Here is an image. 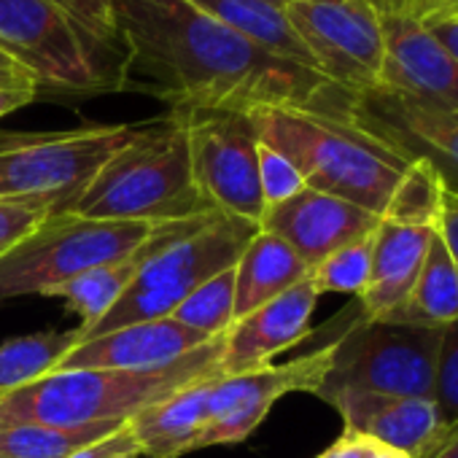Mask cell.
<instances>
[{"label": "cell", "instance_id": "obj_1", "mask_svg": "<svg viewBox=\"0 0 458 458\" xmlns=\"http://www.w3.org/2000/svg\"><path fill=\"white\" fill-rule=\"evenodd\" d=\"M111 17L124 55L122 89L154 95L170 111L308 108L343 116L348 89L254 47L189 0H114Z\"/></svg>", "mask_w": 458, "mask_h": 458}, {"label": "cell", "instance_id": "obj_2", "mask_svg": "<svg viewBox=\"0 0 458 458\" xmlns=\"http://www.w3.org/2000/svg\"><path fill=\"white\" fill-rule=\"evenodd\" d=\"M224 335L194 348L175 364L148 372L124 369H52L49 375L0 396V428L44 423L87 426L127 423L148 404L181 391L183 386L221 375Z\"/></svg>", "mask_w": 458, "mask_h": 458}, {"label": "cell", "instance_id": "obj_3", "mask_svg": "<svg viewBox=\"0 0 458 458\" xmlns=\"http://www.w3.org/2000/svg\"><path fill=\"white\" fill-rule=\"evenodd\" d=\"M68 213L146 224L213 213L191 175L186 116L170 111L165 119L143 122L138 135L103 162Z\"/></svg>", "mask_w": 458, "mask_h": 458}, {"label": "cell", "instance_id": "obj_4", "mask_svg": "<svg viewBox=\"0 0 458 458\" xmlns=\"http://www.w3.org/2000/svg\"><path fill=\"white\" fill-rule=\"evenodd\" d=\"M249 116L259 143L284 154L305 186L383 218L407 159L340 116L308 108H257Z\"/></svg>", "mask_w": 458, "mask_h": 458}, {"label": "cell", "instance_id": "obj_5", "mask_svg": "<svg viewBox=\"0 0 458 458\" xmlns=\"http://www.w3.org/2000/svg\"><path fill=\"white\" fill-rule=\"evenodd\" d=\"M257 233L259 224L221 210L191 218L183 233L151 254L122 300L95 327L87 332L76 329L79 343L138 321L170 318L194 289L235 267Z\"/></svg>", "mask_w": 458, "mask_h": 458}, {"label": "cell", "instance_id": "obj_6", "mask_svg": "<svg viewBox=\"0 0 458 458\" xmlns=\"http://www.w3.org/2000/svg\"><path fill=\"white\" fill-rule=\"evenodd\" d=\"M0 52L38 89L68 95L122 89L124 60L92 44L55 0H0Z\"/></svg>", "mask_w": 458, "mask_h": 458}, {"label": "cell", "instance_id": "obj_7", "mask_svg": "<svg viewBox=\"0 0 458 458\" xmlns=\"http://www.w3.org/2000/svg\"><path fill=\"white\" fill-rule=\"evenodd\" d=\"M140 124H89L63 132H22L0 138V199L44 202L68 213L95 173Z\"/></svg>", "mask_w": 458, "mask_h": 458}, {"label": "cell", "instance_id": "obj_8", "mask_svg": "<svg viewBox=\"0 0 458 458\" xmlns=\"http://www.w3.org/2000/svg\"><path fill=\"white\" fill-rule=\"evenodd\" d=\"M157 224L106 221L76 213H52L9 254L0 257V302L47 294L81 273L135 251Z\"/></svg>", "mask_w": 458, "mask_h": 458}, {"label": "cell", "instance_id": "obj_9", "mask_svg": "<svg viewBox=\"0 0 458 458\" xmlns=\"http://www.w3.org/2000/svg\"><path fill=\"white\" fill-rule=\"evenodd\" d=\"M439 329L394 321L353 324L337 343L332 369L318 388H356L388 396L431 399Z\"/></svg>", "mask_w": 458, "mask_h": 458}, {"label": "cell", "instance_id": "obj_10", "mask_svg": "<svg viewBox=\"0 0 458 458\" xmlns=\"http://www.w3.org/2000/svg\"><path fill=\"white\" fill-rule=\"evenodd\" d=\"M183 116L199 194L213 210L259 224L267 205L259 186V138L251 116L235 111H189Z\"/></svg>", "mask_w": 458, "mask_h": 458}, {"label": "cell", "instance_id": "obj_11", "mask_svg": "<svg viewBox=\"0 0 458 458\" xmlns=\"http://www.w3.org/2000/svg\"><path fill=\"white\" fill-rule=\"evenodd\" d=\"M284 12L321 76L348 92L377 87L386 52L377 0H292Z\"/></svg>", "mask_w": 458, "mask_h": 458}, {"label": "cell", "instance_id": "obj_12", "mask_svg": "<svg viewBox=\"0 0 458 458\" xmlns=\"http://www.w3.org/2000/svg\"><path fill=\"white\" fill-rule=\"evenodd\" d=\"M335 359V343L297 356L286 364H267L241 375H218L208 391V423L197 437V447L233 445L267 418L273 404L294 391L318 394Z\"/></svg>", "mask_w": 458, "mask_h": 458}, {"label": "cell", "instance_id": "obj_13", "mask_svg": "<svg viewBox=\"0 0 458 458\" xmlns=\"http://www.w3.org/2000/svg\"><path fill=\"white\" fill-rule=\"evenodd\" d=\"M345 122L372 135L407 162L431 165L450 191H458V111L415 103L383 87L351 92Z\"/></svg>", "mask_w": 458, "mask_h": 458}, {"label": "cell", "instance_id": "obj_14", "mask_svg": "<svg viewBox=\"0 0 458 458\" xmlns=\"http://www.w3.org/2000/svg\"><path fill=\"white\" fill-rule=\"evenodd\" d=\"M383 22V68L377 87L404 95L415 103L458 111V63L428 33L426 25L380 9Z\"/></svg>", "mask_w": 458, "mask_h": 458}, {"label": "cell", "instance_id": "obj_15", "mask_svg": "<svg viewBox=\"0 0 458 458\" xmlns=\"http://www.w3.org/2000/svg\"><path fill=\"white\" fill-rule=\"evenodd\" d=\"M380 216L318 189L305 186L292 199L265 210L259 229L278 235L310 270L329 254L372 235Z\"/></svg>", "mask_w": 458, "mask_h": 458}, {"label": "cell", "instance_id": "obj_16", "mask_svg": "<svg viewBox=\"0 0 458 458\" xmlns=\"http://www.w3.org/2000/svg\"><path fill=\"white\" fill-rule=\"evenodd\" d=\"M345 420V428L394 447L407 458H431L447 428L431 399L388 396L356 388H335L318 394Z\"/></svg>", "mask_w": 458, "mask_h": 458}, {"label": "cell", "instance_id": "obj_17", "mask_svg": "<svg viewBox=\"0 0 458 458\" xmlns=\"http://www.w3.org/2000/svg\"><path fill=\"white\" fill-rule=\"evenodd\" d=\"M318 292L308 278L257 308L254 313L238 318L224 335L221 375H241L262 369L281 351L302 343L310 335V316L318 302Z\"/></svg>", "mask_w": 458, "mask_h": 458}, {"label": "cell", "instance_id": "obj_18", "mask_svg": "<svg viewBox=\"0 0 458 458\" xmlns=\"http://www.w3.org/2000/svg\"><path fill=\"white\" fill-rule=\"evenodd\" d=\"M208 337L178 324L175 318L138 321L89 340L76 343L57 364V369H124L148 372L175 364Z\"/></svg>", "mask_w": 458, "mask_h": 458}, {"label": "cell", "instance_id": "obj_19", "mask_svg": "<svg viewBox=\"0 0 458 458\" xmlns=\"http://www.w3.org/2000/svg\"><path fill=\"white\" fill-rule=\"evenodd\" d=\"M434 238L431 226H404L383 221L372 238L367 286L359 294L361 321H383L407 300Z\"/></svg>", "mask_w": 458, "mask_h": 458}, {"label": "cell", "instance_id": "obj_20", "mask_svg": "<svg viewBox=\"0 0 458 458\" xmlns=\"http://www.w3.org/2000/svg\"><path fill=\"white\" fill-rule=\"evenodd\" d=\"M197 218V216H194ZM191 218H183V221H165V224H157L154 233L130 254H124L122 259H114V262H106L100 267H92L87 273H81L79 278L63 284L60 289H55L52 297H60L65 300L68 310L76 313L81 318V327L79 332H87L89 327H95L119 300L122 294L130 289V284L138 278V273L143 270V265L151 259V254L157 249H162L167 241H173L178 233L189 226Z\"/></svg>", "mask_w": 458, "mask_h": 458}, {"label": "cell", "instance_id": "obj_21", "mask_svg": "<svg viewBox=\"0 0 458 458\" xmlns=\"http://www.w3.org/2000/svg\"><path fill=\"white\" fill-rule=\"evenodd\" d=\"M216 377L218 375L194 380L127 420L140 455L181 458L194 450L197 437L208 423V391Z\"/></svg>", "mask_w": 458, "mask_h": 458}, {"label": "cell", "instance_id": "obj_22", "mask_svg": "<svg viewBox=\"0 0 458 458\" xmlns=\"http://www.w3.org/2000/svg\"><path fill=\"white\" fill-rule=\"evenodd\" d=\"M308 273L310 267L278 235L259 229L235 265V321L281 297Z\"/></svg>", "mask_w": 458, "mask_h": 458}, {"label": "cell", "instance_id": "obj_23", "mask_svg": "<svg viewBox=\"0 0 458 458\" xmlns=\"http://www.w3.org/2000/svg\"><path fill=\"white\" fill-rule=\"evenodd\" d=\"M197 9H202L205 14H210L216 22H221L224 28L235 30L238 36H243L246 41H251L254 47L313 68V57L305 49V44L300 41L297 30L292 28L286 12L270 0H189Z\"/></svg>", "mask_w": 458, "mask_h": 458}, {"label": "cell", "instance_id": "obj_24", "mask_svg": "<svg viewBox=\"0 0 458 458\" xmlns=\"http://www.w3.org/2000/svg\"><path fill=\"white\" fill-rule=\"evenodd\" d=\"M458 318V267L445 246V241L437 235L428 243L426 259L418 270V278L402 302L388 318L394 324H412V327H445Z\"/></svg>", "mask_w": 458, "mask_h": 458}, {"label": "cell", "instance_id": "obj_25", "mask_svg": "<svg viewBox=\"0 0 458 458\" xmlns=\"http://www.w3.org/2000/svg\"><path fill=\"white\" fill-rule=\"evenodd\" d=\"M127 423L106 420L87 426H44L25 423L0 428V458H71L108 437Z\"/></svg>", "mask_w": 458, "mask_h": 458}, {"label": "cell", "instance_id": "obj_26", "mask_svg": "<svg viewBox=\"0 0 458 458\" xmlns=\"http://www.w3.org/2000/svg\"><path fill=\"white\" fill-rule=\"evenodd\" d=\"M79 332H36L0 343V396L57 369L71 348H76Z\"/></svg>", "mask_w": 458, "mask_h": 458}, {"label": "cell", "instance_id": "obj_27", "mask_svg": "<svg viewBox=\"0 0 458 458\" xmlns=\"http://www.w3.org/2000/svg\"><path fill=\"white\" fill-rule=\"evenodd\" d=\"M445 181L439 173L426 162H410L404 175L399 178L391 202L383 213V221L404 224V226H431L437 224L442 197H445Z\"/></svg>", "mask_w": 458, "mask_h": 458}, {"label": "cell", "instance_id": "obj_28", "mask_svg": "<svg viewBox=\"0 0 458 458\" xmlns=\"http://www.w3.org/2000/svg\"><path fill=\"white\" fill-rule=\"evenodd\" d=\"M170 318L205 335L208 340L226 335V329L235 321V267L213 276L199 289H194L173 310Z\"/></svg>", "mask_w": 458, "mask_h": 458}, {"label": "cell", "instance_id": "obj_29", "mask_svg": "<svg viewBox=\"0 0 458 458\" xmlns=\"http://www.w3.org/2000/svg\"><path fill=\"white\" fill-rule=\"evenodd\" d=\"M372 235L343 246L340 251L329 254L324 262H318L310 270V281L318 294L324 292H340V294H361L369 278V262H372Z\"/></svg>", "mask_w": 458, "mask_h": 458}, {"label": "cell", "instance_id": "obj_30", "mask_svg": "<svg viewBox=\"0 0 458 458\" xmlns=\"http://www.w3.org/2000/svg\"><path fill=\"white\" fill-rule=\"evenodd\" d=\"M431 402H434L445 428L458 426V318L439 327Z\"/></svg>", "mask_w": 458, "mask_h": 458}, {"label": "cell", "instance_id": "obj_31", "mask_svg": "<svg viewBox=\"0 0 458 458\" xmlns=\"http://www.w3.org/2000/svg\"><path fill=\"white\" fill-rule=\"evenodd\" d=\"M55 4L89 36L92 44H98L103 52L124 60L119 41H116L114 17H111L114 0H55Z\"/></svg>", "mask_w": 458, "mask_h": 458}, {"label": "cell", "instance_id": "obj_32", "mask_svg": "<svg viewBox=\"0 0 458 458\" xmlns=\"http://www.w3.org/2000/svg\"><path fill=\"white\" fill-rule=\"evenodd\" d=\"M259 186H262L265 205L273 208L300 194L305 189V181L284 154L259 143Z\"/></svg>", "mask_w": 458, "mask_h": 458}, {"label": "cell", "instance_id": "obj_33", "mask_svg": "<svg viewBox=\"0 0 458 458\" xmlns=\"http://www.w3.org/2000/svg\"><path fill=\"white\" fill-rule=\"evenodd\" d=\"M55 210L44 202L0 199V257L17 249Z\"/></svg>", "mask_w": 458, "mask_h": 458}, {"label": "cell", "instance_id": "obj_34", "mask_svg": "<svg viewBox=\"0 0 458 458\" xmlns=\"http://www.w3.org/2000/svg\"><path fill=\"white\" fill-rule=\"evenodd\" d=\"M386 12H402L418 22H431L442 17H458V0H396Z\"/></svg>", "mask_w": 458, "mask_h": 458}, {"label": "cell", "instance_id": "obj_35", "mask_svg": "<svg viewBox=\"0 0 458 458\" xmlns=\"http://www.w3.org/2000/svg\"><path fill=\"white\" fill-rule=\"evenodd\" d=\"M437 235L445 241L455 267H458V191H450L445 189V197H442V208H439V216H437Z\"/></svg>", "mask_w": 458, "mask_h": 458}, {"label": "cell", "instance_id": "obj_36", "mask_svg": "<svg viewBox=\"0 0 458 458\" xmlns=\"http://www.w3.org/2000/svg\"><path fill=\"white\" fill-rule=\"evenodd\" d=\"M367 445H369L367 437H361V434L345 428V431H343V434H340L318 458H364Z\"/></svg>", "mask_w": 458, "mask_h": 458}, {"label": "cell", "instance_id": "obj_37", "mask_svg": "<svg viewBox=\"0 0 458 458\" xmlns=\"http://www.w3.org/2000/svg\"><path fill=\"white\" fill-rule=\"evenodd\" d=\"M38 95V87L36 84H6L0 87V119L12 111H20L22 106L33 103Z\"/></svg>", "mask_w": 458, "mask_h": 458}, {"label": "cell", "instance_id": "obj_38", "mask_svg": "<svg viewBox=\"0 0 458 458\" xmlns=\"http://www.w3.org/2000/svg\"><path fill=\"white\" fill-rule=\"evenodd\" d=\"M423 25V22H420ZM428 33L450 52V57L458 63V17H442V20H431L426 22Z\"/></svg>", "mask_w": 458, "mask_h": 458}, {"label": "cell", "instance_id": "obj_39", "mask_svg": "<svg viewBox=\"0 0 458 458\" xmlns=\"http://www.w3.org/2000/svg\"><path fill=\"white\" fill-rule=\"evenodd\" d=\"M135 455H140V450H138V445H135V439L130 434V426H124L111 437L108 447L98 458H135Z\"/></svg>", "mask_w": 458, "mask_h": 458}, {"label": "cell", "instance_id": "obj_40", "mask_svg": "<svg viewBox=\"0 0 458 458\" xmlns=\"http://www.w3.org/2000/svg\"><path fill=\"white\" fill-rule=\"evenodd\" d=\"M431 458H458V426L447 428L442 445L437 447V453Z\"/></svg>", "mask_w": 458, "mask_h": 458}, {"label": "cell", "instance_id": "obj_41", "mask_svg": "<svg viewBox=\"0 0 458 458\" xmlns=\"http://www.w3.org/2000/svg\"><path fill=\"white\" fill-rule=\"evenodd\" d=\"M364 458H407V455H404V453H399V450H394V447H386V445H377V442H372V439H369Z\"/></svg>", "mask_w": 458, "mask_h": 458}, {"label": "cell", "instance_id": "obj_42", "mask_svg": "<svg viewBox=\"0 0 458 458\" xmlns=\"http://www.w3.org/2000/svg\"><path fill=\"white\" fill-rule=\"evenodd\" d=\"M6 84H36L25 71H0V87Z\"/></svg>", "mask_w": 458, "mask_h": 458}, {"label": "cell", "instance_id": "obj_43", "mask_svg": "<svg viewBox=\"0 0 458 458\" xmlns=\"http://www.w3.org/2000/svg\"><path fill=\"white\" fill-rule=\"evenodd\" d=\"M108 442H111V437L103 439V442H98V445H92V447H87V450H81V453H76V455H71V458H98L108 447Z\"/></svg>", "mask_w": 458, "mask_h": 458}, {"label": "cell", "instance_id": "obj_44", "mask_svg": "<svg viewBox=\"0 0 458 458\" xmlns=\"http://www.w3.org/2000/svg\"><path fill=\"white\" fill-rule=\"evenodd\" d=\"M0 71H22V68H17V65H14L4 52H0Z\"/></svg>", "mask_w": 458, "mask_h": 458}, {"label": "cell", "instance_id": "obj_45", "mask_svg": "<svg viewBox=\"0 0 458 458\" xmlns=\"http://www.w3.org/2000/svg\"><path fill=\"white\" fill-rule=\"evenodd\" d=\"M394 4H396V0H377V6H380V9H391Z\"/></svg>", "mask_w": 458, "mask_h": 458}, {"label": "cell", "instance_id": "obj_46", "mask_svg": "<svg viewBox=\"0 0 458 458\" xmlns=\"http://www.w3.org/2000/svg\"><path fill=\"white\" fill-rule=\"evenodd\" d=\"M270 4H276V6H281V9H284L286 4H292V0H270Z\"/></svg>", "mask_w": 458, "mask_h": 458}]
</instances>
